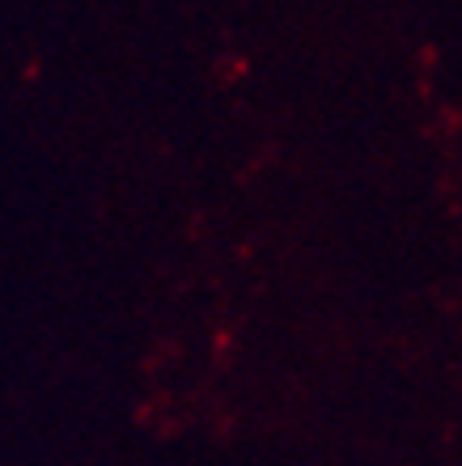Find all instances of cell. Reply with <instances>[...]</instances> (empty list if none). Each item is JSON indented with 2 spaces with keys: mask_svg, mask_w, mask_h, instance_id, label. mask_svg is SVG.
I'll return each instance as SVG.
<instances>
[]
</instances>
